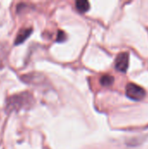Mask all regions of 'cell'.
Masks as SVG:
<instances>
[{"mask_svg": "<svg viewBox=\"0 0 148 149\" xmlns=\"http://www.w3.org/2000/svg\"><path fill=\"white\" fill-rule=\"evenodd\" d=\"M34 102L33 97L30 93L24 92L10 96L6 100L5 110L8 113L15 111H20L21 109H26L32 106Z\"/></svg>", "mask_w": 148, "mask_h": 149, "instance_id": "cell-1", "label": "cell"}, {"mask_svg": "<svg viewBox=\"0 0 148 149\" xmlns=\"http://www.w3.org/2000/svg\"><path fill=\"white\" fill-rule=\"evenodd\" d=\"M129 66V53L121 52L115 59V67L121 72H126Z\"/></svg>", "mask_w": 148, "mask_h": 149, "instance_id": "cell-3", "label": "cell"}, {"mask_svg": "<svg viewBox=\"0 0 148 149\" xmlns=\"http://www.w3.org/2000/svg\"><path fill=\"white\" fill-rule=\"evenodd\" d=\"M114 81L113 77L110 76V75H104L102 76V78L100 79V83L102 86H109L111 85H113Z\"/></svg>", "mask_w": 148, "mask_h": 149, "instance_id": "cell-6", "label": "cell"}, {"mask_svg": "<svg viewBox=\"0 0 148 149\" xmlns=\"http://www.w3.org/2000/svg\"><path fill=\"white\" fill-rule=\"evenodd\" d=\"M126 94L129 99H131L133 100L139 101L145 98L146 91L143 87H141L136 84L129 83L126 87Z\"/></svg>", "mask_w": 148, "mask_h": 149, "instance_id": "cell-2", "label": "cell"}, {"mask_svg": "<svg viewBox=\"0 0 148 149\" xmlns=\"http://www.w3.org/2000/svg\"><path fill=\"white\" fill-rule=\"evenodd\" d=\"M76 8L80 12H86L90 9V3L86 0H78L75 3Z\"/></svg>", "mask_w": 148, "mask_h": 149, "instance_id": "cell-5", "label": "cell"}, {"mask_svg": "<svg viewBox=\"0 0 148 149\" xmlns=\"http://www.w3.org/2000/svg\"><path fill=\"white\" fill-rule=\"evenodd\" d=\"M65 39V33H64L63 31H58V34L57 41H58V42H62V41H64Z\"/></svg>", "mask_w": 148, "mask_h": 149, "instance_id": "cell-7", "label": "cell"}, {"mask_svg": "<svg viewBox=\"0 0 148 149\" xmlns=\"http://www.w3.org/2000/svg\"><path fill=\"white\" fill-rule=\"evenodd\" d=\"M31 32H32V29H31V28H24V29L20 30L17 35L16 39H15V45L22 44L25 39H27L30 37Z\"/></svg>", "mask_w": 148, "mask_h": 149, "instance_id": "cell-4", "label": "cell"}]
</instances>
